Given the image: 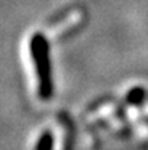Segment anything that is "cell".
<instances>
[{
	"label": "cell",
	"mask_w": 148,
	"mask_h": 150,
	"mask_svg": "<svg viewBox=\"0 0 148 150\" xmlns=\"http://www.w3.org/2000/svg\"><path fill=\"white\" fill-rule=\"evenodd\" d=\"M51 147H52V134L45 133V134H42V137L38 140L35 150H51Z\"/></svg>",
	"instance_id": "2"
},
{
	"label": "cell",
	"mask_w": 148,
	"mask_h": 150,
	"mask_svg": "<svg viewBox=\"0 0 148 150\" xmlns=\"http://www.w3.org/2000/svg\"><path fill=\"white\" fill-rule=\"evenodd\" d=\"M31 54L38 77V95L42 99H48L52 95V80L49 67L48 41L44 35L36 34L31 38Z\"/></svg>",
	"instance_id": "1"
},
{
	"label": "cell",
	"mask_w": 148,
	"mask_h": 150,
	"mask_svg": "<svg viewBox=\"0 0 148 150\" xmlns=\"http://www.w3.org/2000/svg\"><path fill=\"white\" fill-rule=\"evenodd\" d=\"M144 98V92H142V89H134V91H131V93L128 95V100L131 102V103H140L141 100Z\"/></svg>",
	"instance_id": "3"
}]
</instances>
